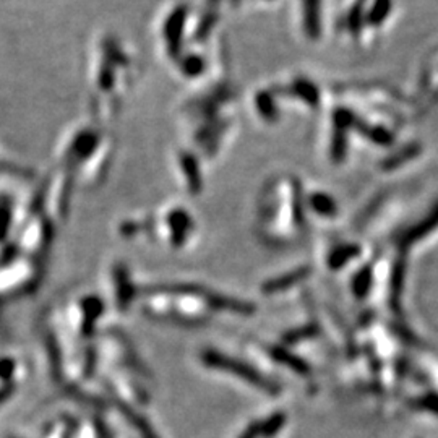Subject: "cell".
I'll return each instance as SVG.
<instances>
[{"label":"cell","mask_w":438,"mask_h":438,"mask_svg":"<svg viewBox=\"0 0 438 438\" xmlns=\"http://www.w3.org/2000/svg\"><path fill=\"white\" fill-rule=\"evenodd\" d=\"M207 362L209 365H214L218 367V369H224L227 372L231 373H236V375H241L244 378H247V382L256 385V387H261V388H268V385L265 380H263L259 373L247 369V365H242L239 364V362L236 360H231V359H226L223 358V355L216 354V353H212L207 355Z\"/></svg>","instance_id":"obj_1"},{"label":"cell","mask_w":438,"mask_h":438,"mask_svg":"<svg viewBox=\"0 0 438 438\" xmlns=\"http://www.w3.org/2000/svg\"><path fill=\"white\" fill-rule=\"evenodd\" d=\"M286 419L283 414H276V416H273L266 420L265 424H260V434L266 438H271L273 435H276L281 427L284 425Z\"/></svg>","instance_id":"obj_2"},{"label":"cell","mask_w":438,"mask_h":438,"mask_svg":"<svg viewBox=\"0 0 438 438\" xmlns=\"http://www.w3.org/2000/svg\"><path fill=\"white\" fill-rule=\"evenodd\" d=\"M259 435H261L260 434V424H255L247 432H245V434L242 435V438H256Z\"/></svg>","instance_id":"obj_3"}]
</instances>
